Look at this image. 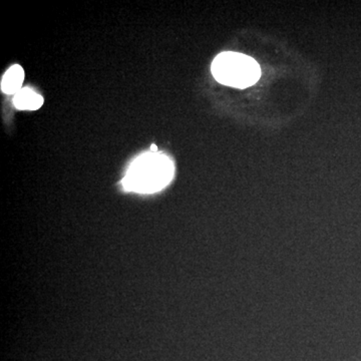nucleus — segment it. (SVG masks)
<instances>
[{"instance_id":"nucleus-1","label":"nucleus","mask_w":361,"mask_h":361,"mask_svg":"<svg viewBox=\"0 0 361 361\" xmlns=\"http://www.w3.org/2000/svg\"><path fill=\"white\" fill-rule=\"evenodd\" d=\"M174 176V165L161 154H148L133 164L123 179V187L137 193H155L167 186Z\"/></svg>"},{"instance_id":"nucleus-2","label":"nucleus","mask_w":361,"mask_h":361,"mask_svg":"<svg viewBox=\"0 0 361 361\" xmlns=\"http://www.w3.org/2000/svg\"><path fill=\"white\" fill-rule=\"evenodd\" d=\"M212 73L220 84L246 89L257 82L261 70L257 61L250 56L238 52L225 51L214 59Z\"/></svg>"},{"instance_id":"nucleus-5","label":"nucleus","mask_w":361,"mask_h":361,"mask_svg":"<svg viewBox=\"0 0 361 361\" xmlns=\"http://www.w3.org/2000/svg\"><path fill=\"white\" fill-rule=\"evenodd\" d=\"M151 151L153 152V153H156V152L158 151V147H157L156 145H152Z\"/></svg>"},{"instance_id":"nucleus-3","label":"nucleus","mask_w":361,"mask_h":361,"mask_svg":"<svg viewBox=\"0 0 361 361\" xmlns=\"http://www.w3.org/2000/svg\"><path fill=\"white\" fill-rule=\"evenodd\" d=\"M23 80H25V71L20 66H13L4 73L1 80L2 92L7 94H18L21 90Z\"/></svg>"},{"instance_id":"nucleus-4","label":"nucleus","mask_w":361,"mask_h":361,"mask_svg":"<svg viewBox=\"0 0 361 361\" xmlns=\"http://www.w3.org/2000/svg\"><path fill=\"white\" fill-rule=\"evenodd\" d=\"M13 104L18 110H39L44 104V97L30 89H21L14 96Z\"/></svg>"}]
</instances>
